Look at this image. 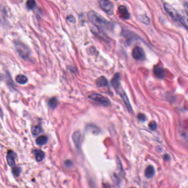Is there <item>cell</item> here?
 I'll return each instance as SVG.
<instances>
[{
	"label": "cell",
	"mask_w": 188,
	"mask_h": 188,
	"mask_svg": "<svg viewBox=\"0 0 188 188\" xmlns=\"http://www.w3.org/2000/svg\"><path fill=\"white\" fill-rule=\"evenodd\" d=\"M149 127L152 130H154L155 129L157 128V124L155 122V121H152L149 124Z\"/></svg>",
	"instance_id": "23"
},
{
	"label": "cell",
	"mask_w": 188,
	"mask_h": 188,
	"mask_svg": "<svg viewBox=\"0 0 188 188\" xmlns=\"http://www.w3.org/2000/svg\"><path fill=\"white\" fill-rule=\"evenodd\" d=\"M48 137L45 135H41L36 139V143L38 145H45L48 142Z\"/></svg>",
	"instance_id": "18"
},
{
	"label": "cell",
	"mask_w": 188,
	"mask_h": 188,
	"mask_svg": "<svg viewBox=\"0 0 188 188\" xmlns=\"http://www.w3.org/2000/svg\"><path fill=\"white\" fill-rule=\"evenodd\" d=\"M88 16L91 23L96 27L107 29L111 27V23L109 21L96 12H90L89 13Z\"/></svg>",
	"instance_id": "1"
},
{
	"label": "cell",
	"mask_w": 188,
	"mask_h": 188,
	"mask_svg": "<svg viewBox=\"0 0 188 188\" xmlns=\"http://www.w3.org/2000/svg\"><path fill=\"white\" fill-rule=\"evenodd\" d=\"M118 13L120 18L124 19H128L130 18V14L127 9V8L124 6H120L118 8Z\"/></svg>",
	"instance_id": "8"
},
{
	"label": "cell",
	"mask_w": 188,
	"mask_h": 188,
	"mask_svg": "<svg viewBox=\"0 0 188 188\" xmlns=\"http://www.w3.org/2000/svg\"><path fill=\"white\" fill-rule=\"evenodd\" d=\"M145 176L147 178H151L155 175L154 168L152 165H149L147 167L145 170Z\"/></svg>",
	"instance_id": "16"
},
{
	"label": "cell",
	"mask_w": 188,
	"mask_h": 188,
	"mask_svg": "<svg viewBox=\"0 0 188 188\" xmlns=\"http://www.w3.org/2000/svg\"><path fill=\"white\" fill-rule=\"evenodd\" d=\"M48 106L50 107V108L54 109V108H56V107L57 106V104H58V101L56 98H51L48 100Z\"/></svg>",
	"instance_id": "19"
},
{
	"label": "cell",
	"mask_w": 188,
	"mask_h": 188,
	"mask_svg": "<svg viewBox=\"0 0 188 188\" xmlns=\"http://www.w3.org/2000/svg\"><path fill=\"white\" fill-rule=\"evenodd\" d=\"M12 173H13V174L15 176L18 177V176H19V175L21 174V168L18 167H13V169H12Z\"/></svg>",
	"instance_id": "22"
},
{
	"label": "cell",
	"mask_w": 188,
	"mask_h": 188,
	"mask_svg": "<svg viewBox=\"0 0 188 188\" xmlns=\"http://www.w3.org/2000/svg\"><path fill=\"white\" fill-rule=\"evenodd\" d=\"M16 156H16V154L12 150H9L7 152V162L10 167H13L16 165L15 160H16Z\"/></svg>",
	"instance_id": "7"
},
{
	"label": "cell",
	"mask_w": 188,
	"mask_h": 188,
	"mask_svg": "<svg viewBox=\"0 0 188 188\" xmlns=\"http://www.w3.org/2000/svg\"><path fill=\"white\" fill-rule=\"evenodd\" d=\"M27 7L29 9H34L36 6L35 0H28L27 1Z\"/></svg>",
	"instance_id": "21"
},
{
	"label": "cell",
	"mask_w": 188,
	"mask_h": 188,
	"mask_svg": "<svg viewBox=\"0 0 188 188\" xmlns=\"http://www.w3.org/2000/svg\"><path fill=\"white\" fill-rule=\"evenodd\" d=\"M96 85L98 87H104L108 85V82L106 78L104 77H101L98 78L96 80Z\"/></svg>",
	"instance_id": "15"
},
{
	"label": "cell",
	"mask_w": 188,
	"mask_h": 188,
	"mask_svg": "<svg viewBox=\"0 0 188 188\" xmlns=\"http://www.w3.org/2000/svg\"><path fill=\"white\" fill-rule=\"evenodd\" d=\"M120 75L118 73H117L116 74L114 75L113 79H112L111 81V84L112 85V86L114 87V88L116 89V90H118L119 86H120Z\"/></svg>",
	"instance_id": "13"
},
{
	"label": "cell",
	"mask_w": 188,
	"mask_h": 188,
	"mask_svg": "<svg viewBox=\"0 0 188 188\" xmlns=\"http://www.w3.org/2000/svg\"><path fill=\"white\" fill-rule=\"evenodd\" d=\"M99 5L101 9L107 14L111 15L114 13V5L109 0H100Z\"/></svg>",
	"instance_id": "3"
},
{
	"label": "cell",
	"mask_w": 188,
	"mask_h": 188,
	"mask_svg": "<svg viewBox=\"0 0 188 188\" xmlns=\"http://www.w3.org/2000/svg\"><path fill=\"white\" fill-rule=\"evenodd\" d=\"M89 98L91 100H93L95 102L99 103L104 106H108L110 104L109 100L103 96L101 95L98 94H93L89 96Z\"/></svg>",
	"instance_id": "4"
},
{
	"label": "cell",
	"mask_w": 188,
	"mask_h": 188,
	"mask_svg": "<svg viewBox=\"0 0 188 188\" xmlns=\"http://www.w3.org/2000/svg\"><path fill=\"white\" fill-rule=\"evenodd\" d=\"M102 188H111V187L108 184H104L102 185Z\"/></svg>",
	"instance_id": "27"
},
{
	"label": "cell",
	"mask_w": 188,
	"mask_h": 188,
	"mask_svg": "<svg viewBox=\"0 0 188 188\" xmlns=\"http://www.w3.org/2000/svg\"><path fill=\"white\" fill-rule=\"evenodd\" d=\"M41 132V127L39 125L34 126L32 128V133L33 135H37Z\"/></svg>",
	"instance_id": "20"
},
{
	"label": "cell",
	"mask_w": 188,
	"mask_h": 188,
	"mask_svg": "<svg viewBox=\"0 0 188 188\" xmlns=\"http://www.w3.org/2000/svg\"><path fill=\"white\" fill-rule=\"evenodd\" d=\"M154 73L155 76L159 78L162 79L165 77V73L162 67H155L154 69Z\"/></svg>",
	"instance_id": "12"
},
{
	"label": "cell",
	"mask_w": 188,
	"mask_h": 188,
	"mask_svg": "<svg viewBox=\"0 0 188 188\" xmlns=\"http://www.w3.org/2000/svg\"><path fill=\"white\" fill-rule=\"evenodd\" d=\"M185 8L186 13L188 15V3H186L185 5Z\"/></svg>",
	"instance_id": "28"
},
{
	"label": "cell",
	"mask_w": 188,
	"mask_h": 188,
	"mask_svg": "<svg viewBox=\"0 0 188 188\" xmlns=\"http://www.w3.org/2000/svg\"><path fill=\"white\" fill-rule=\"evenodd\" d=\"M67 20L70 23H74L75 22V18L72 16H68Z\"/></svg>",
	"instance_id": "25"
},
{
	"label": "cell",
	"mask_w": 188,
	"mask_h": 188,
	"mask_svg": "<svg viewBox=\"0 0 188 188\" xmlns=\"http://www.w3.org/2000/svg\"></svg>",
	"instance_id": "29"
},
{
	"label": "cell",
	"mask_w": 188,
	"mask_h": 188,
	"mask_svg": "<svg viewBox=\"0 0 188 188\" xmlns=\"http://www.w3.org/2000/svg\"><path fill=\"white\" fill-rule=\"evenodd\" d=\"M16 82L21 85L25 84L28 82V78L23 74L18 75L16 78Z\"/></svg>",
	"instance_id": "17"
},
{
	"label": "cell",
	"mask_w": 188,
	"mask_h": 188,
	"mask_svg": "<svg viewBox=\"0 0 188 188\" xmlns=\"http://www.w3.org/2000/svg\"><path fill=\"white\" fill-rule=\"evenodd\" d=\"M33 154L35 155V159L37 162L43 161L45 157V153L41 150L36 149L33 150Z\"/></svg>",
	"instance_id": "14"
},
{
	"label": "cell",
	"mask_w": 188,
	"mask_h": 188,
	"mask_svg": "<svg viewBox=\"0 0 188 188\" xmlns=\"http://www.w3.org/2000/svg\"><path fill=\"white\" fill-rule=\"evenodd\" d=\"M14 46L18 54L22 58L25 60L29 59L30 51L27 46L19 41L16 42Z\"/></svg>",
	"instance_id": "2"
},
{
	"label": "cell",
	"mask_w": 188,
	"mask_h": 188,
	"mask_svg": "<svg viewBox=\"0 0 188 188\" xmlns=\"http://www.w3.org/2000/svg\"><path fill=\"white\" fill-rule=\"evenodd\" d=\"M178 21L188 30V15L187 14L179 13Z\"/></svg>",
	"instance_id": "11"
},
{
	"label": "cell",
	"mask_w": 188,
	"mask_h": 188,
	"mask_svg": "<svg viewBox=\"0 0 188 188\" xmlns=\"http://www.w3.org/2000/svg\"><path fill=\"white\" fill-rule=\"evenodd\" d=\"M119 94L121 98L122 99V100H123V101L124 102L125 104L127 109H128V111L131 112H132V108H131V105H130L129 99H128V98L127 97V95L123 90H120V91L119 92Z\"/></svg>",
	"instance_id": "10"
},
{
	"label": "cell",
	"mask_w": 188,
	"mask_h": 188,
	"mask_svg": "<svg viewBox=\"0 0 188 188\" xmlns=\"http://www.w3.org/2000/svg\"><path fill=\"white\" fill-rule=\"evenodd\" d=\"M140 20L141 21V22L145 23V24H149V19L147 18V17L146 16H143L141 17H140Z\"/></svg>",
	"instance_id": "24"
},
{
	"label": "cell",
	"mask_w": 188,
	"mask_h": 188,
	"mask_svg": "<svg viewBox=\"0 0 188 188\" xmlns=\"http://www.w3.org/2000/svg\"><path fill=\"white\" fill-rule=\"evenodd\" d=\"M138 118L140 120H143V121H144L146 119L145 115H144L143 114H139L138 116Z\"/></svg>",
	"instance_id": "26"
},
{
	"label": "cell",
	"mask_w": 188,
	"mask_h": 188,
	"mask_svg": "<svg viewBox=\"0 0 188 188\" xmlns=\"http://www.w3.org/2000/svg\"><path fill=\"white\" fill-rule=\"evenodd\" d=\"M164 6H165V11L167 12L168 13L170 14V16L173 19H175V21H178V16H179V13L177 12L176 11H175L171 6L168 5L167 3L165 4Z\"/></svg>",
	"instance_id": "6"
},
{
	"label": "cell",
	"mask_w": 188,
	"mask_h": 188,
	"mask_svg": "<svg viewBox=\"0 0 188 188\" xmlns=\"http://www.w3.org/2000/svg\"><path fill=\"white\" fill-rule=\"evenodd\" d=\"M81 133H80L79 131H75L72 135L73 140L75 146L77 147L78 149H79L80 146V143H81Z\"/></svg>",
	"instance_id": "9"
},
{
	"label": "cell",
	"mask_w": 188,
	"mask_h": 188,
	"mask_svg": "<svg viewBox=\"0 0 188 188\" xmlns=\"http://www.w3.org/2000/svg\"><path fill=\"white\" fill-rule=\"evenodd\" d=\"M132 56L134 59L136 60H143L145 59V54L144 50L136 46L134 48L132 51Z\"/></svg>",
	"instance_id": "5"
}]
</instances>
